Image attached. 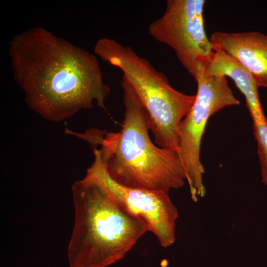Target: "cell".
<instances>
[{
    "label": "cell",
    "mask_w": 267,
    "mask_h": 267,
    "mask_svg": "<svg viewBox=\"0 0 267 267\" xmlns=\"http://www.w3.org/2000/svg\"><path fill=\"white\" fill-rule=\"evenodd\" d=\"M214 50L207 71L210 74L229 77L233 81L245 97L253 122L267 120L259 97V87L251 74L232 57L220 49Z\"/></svg>",
    "instance_id": "9c48e42d"
},
{
    "label": "cell",
    "mask_w": 267,
    "mask_h": 267,
    "mask_svg": "<svg viewBox=\"0 0 267 267\" xmlns=\"http://www.w3.org/2000/svg\"><path fill=\"white\" fill-rule=\"evenodd\" d=\"M204 0H167L164 13L148 26L149 34L167 44L195 80L214 54L203 19Z\"/></svg>",
    "instance_id": "8992f818"
},
{
    "label": "cell",
    "mask_w": 267,
    "mask_h": 267,
    "mask_svg": "<svg viewBox=\"0 0 267 267\" xmlns=\"http://www.w3.org/2000/svg\"><path fill=\"white\" fill-rule=\"evenodd\" d=\"M93 153L94 161L86 175L97 182L121 206L143 220L162 247L173 245L178 216L169 194L163 191L127 187L117 183L107 174L99 150L94 148Z\"/></svg>",
    "instance_id": "52a82bcc"
},
{
    "label": "cell",
    "mask_w": 267,
    "mask_h": 267,
    "mask_svg": "<svg viewBox=\"0 0 267 267\" xmlns=\"http://www.w3.org/2000/svg\"><path fill=\"white\" fill-rule=\"evenodd\" d=\"M263 181L267 185V120L253 122Z\"/></svg>",
    "instance_id": "30bf717a"
},
{
    "label": "cell",
    "mask_w": 267,
    "mask_h": 267,
    "mask_svg": "<svg viewBox=\"0 0 267 267\" xmlns=\"http://www.w3.org/2000/svg\"><path fill=\"white\" fill-rule=\"evenodd\" d=\"M121 86L125 112L119 132L91 129L81 134L69 130L68 134L97 148L107 174L117 183L169 194L186 180L178 152L152 141L145 108L124 76Z\"/></svg>",
    "instance_id": "7a4b0ae2"
},
{
    "label": "cell",
    "mask_w": 267,
    "mask_h": 267,
    "mask_svg": "<svg viewBox=\"0 0 267 267\" xmlns=\"http://www.w3.org/2000/svg\"><path fill=\"white\" fill-rule=\"evenodd\" d=\"M8 54L25 102L44 119L60 122L94 103L105 109L111 89L95 54L42 27L15 35Z\"/></svg>",
    "instance_id": "6da1fadb"
},
{
    "label": "cell",
    "mask_w": 267,
    "mask_h": 267,
    "mask_svg": "<svg viewBox=\"0 0 267 267\" xmlns=\"http://www.w3.org/2000/svg\"><path fill=\"white\" fill-rule=\"evenodd\" d=\"M93 50L103 61L120 69L133 88L146 110L156 144L178 151L180 125L192 107L195 94L174 89L167 77L147 59L113 39H99Z\"/></svg>",
    "instance_id": "277c9868"
},
{
    "label": "cell",
    "mask_w": 267,
    "mask_h": 267,
    "mask_svg": "<svg viewBox=\"0 0 267 267\" xmlns=\"http://www.w3.org/2000/svg\"><path fill=\"white\" fill-rule=\"evenodd\" d=\"M74 227L69 267H107L123 259L149 228L86 175L72 185Z\"/></svg>",
    "instance_id": "3957f363"
},
{
    "label": "cell",
    "mask_w": 267,
    "mask_h": 267,
    "mask_svg": "<svg viewBox=\"0 0 267 267\" xmlns=\"http://www.w3.org/2000/svg\"><path fill=\"white\" fill-rule=\"evenodd\" d=\"M210 40L214 49L223 51L245 68L258 87H267V35L255 31H217Z\"/></svg>",
    "instance_id": "ba28073f"
},
{
    "label": "cell",
    "mask_w": 267,
    "mask_h": 267,
    "mask_svg": "<svg viewBox=\"0 0 267 267\" xmlns=\"http://www.w3.org/2000/svg\"><path fill=\"white\" fill-rule=\"evenodd\" d=\"M195 81L197 92L192 107L180 125L178 149L193 199L205 193L202 179L204 169L200 153L208 120L223 108L240 104L226 77L210 74L204 68Z\"/></svg>",
    "instance_id": "5b68a950"
}]
</instances>
